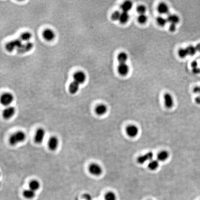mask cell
<instances>
[{
  "label": "cell",
  "instance_id": "27",
  "mask_svg": "<svg viewBox=\"0 0 200 200\" xmlns=\"http://www.w3.org/2000/svg\"><path fill=\"white\" fill-rule=\"evenodd\" d=\"M31 37H32V34H31V33L28 32H24L20 35V39L22 41H24L27 42H29V40L31 39Z\"/></svg>",
  "mask_w": 200,
  "mask_h": 200
},
{
  "label": "cell",
  "instance_id": "24",
  "mask_svg": "<svg viewBox=\"0 0 200 200\" xmlns=\"http://www.w3.org/2000/svg\"><path fill=\"white\" fill-rule=\"evenodd\" d=\"M29 186L30 189L35 191L39 190V188L40 187V183L37 180H33L30 183Z\"/></svg>",
  "mask_w": 200,
  "mask_h": 200
},
{
  "label": "cell",
  "instance_id": "12",
  "mask_svg": "<svg viewBox=\"0 0 200 200\" xmlns=\"http://www.w3.org/2000/svg\"><path fill=\"white\" fill-rule=\"evenodd\" d=\"M59 144L58 138L56 136H52L49 139L48 142V146L49 149L52 151H54L57 149Z\"/></svg>",
  "mask_w": 200,
  "mask_h": 200
},
{
  "label": "cell",
  "instance_id": "28",
  "mask_svg": "<svg viewBox=\"0 0 200 200\" xmlns=\"http://www.w3.org/2000/svg\"><path fill=\"white\" fill-rule=\"evenodd\" d=\"M157 21L158 24L162 27L164 26L168 22L167 19L161 16H159L157 17Z\"/></svg>",
  "mask_w": 200,
  "mask_h": 200
},
{
  "label": "cell",
  "instance_id": "30",
  "mask_svg": "<svg viewBox=\"0 0 200 200\" xmlns=\"http://www.w3.org/2000/svg\"><path fill=\"white\" fill-rule=\"evenodd\" d=\"M147 20H148V18L145 14L140 15L138 18V21L140 24L145 23L147 21Z\"/></svg>",
  "mask_w": 200,
  "mask_h": 200
},
{
  "label": "cell",
  "instance_id": "34",
  "mask_svg": "<svg viewBox=\"0 0 200 200\" xmlns=\"http://www.w3.org/2000/svg\"><path fill=\"white\" fill-rule=\"evenodd\" d=\"M193 92L195 94H197L200 95V86H196L193 89Z\"/></svg>",
  "mask_w": 200,
  "mask_h": 200
},
{
  "label": "cell",
  "instance_id": "29",
  "mask_svg": "<svg viewBox=\"0 0 200 200\" xmlns=\"http://www.w3.org/2000/svg\"><path fill=\"white\" fill-rule=\"evenodd\" d=\"M105 200H116V196L113 192H108L105 195Z\"/></svg>",
  "mask_w": 200,
  "mask_h": 200
},
{
  "label": "cell",
  "instance_id": "31",
  "mask_svg": "<svg viewBox=\"0 0 200 200\" xmlns=\"http://www.w3.org/2000/svg\"><path fill=\"white\" fill-rule=\"evenodd\" d=\"M121 13L118 11H114L112 15H111V18L113 20H119L120 16H121Z\"/></svg>",
  "mask_w": 200,
  "mask_h": 200
},
{
  "label": "cell",
  "instance_id": "22",
  "mask_svg": "<svg viewBox=\"0 0 200 200\" xmlns=\"http://www.w3.org/2000/svg\"><path fill=\"white\" fill-rule=\"evenodd\" d=\"M159 164L158 160L152 159L148 163V168L150 170L154 171V170H156L159 168Z\"/></svg>",
  "mask_w": 200,
  "mask_h": 200
},
{
  "label": "cell",
  "instance_id": "1",
  "mask_svg": "<svg viewBox=\"0 0 200 200\" xmlns=\"http://www.w3.org/2000/svg\"><path fill=\"white\" fill-rule=\"evenodd\" d=\"M197 52H200V43L196 46H188L184 48H181L178 51V55L180 57L184 58L188 56H193Z\"/></svg>",
  "mask_w": 200,
  "mask_h": 200
},
{
  "label": "cell",
  "instance_id": "32",
  "mask_svg": "<svg viewBox=\"0 0 200 200\" xmlns=\"http://www.w3.org/2000/svg\"><path fill=\"white\" fill-rule=\"evenodd\" d=\"M146 11V8L145 6L143 5H140L137 8V11L140 14V15H142V14H145Z\"/></svg>",
  "mask_w": 200,
  "mask_h": 200
},
{
  "label": "cell",
  "instance_id": "13",
  "mask_svg": "<svg viewBox=\"0 0 200 200\" xmlns=\"http://www.w3.org/2000/svg\"><path fill=\"white\" fill-rule=\"evenodd\" d=\"M164 105L168 108H171L174 105V100L172 95L166 93L164 96Z\"/></svg>",
  "mask_w": 200,
  "mask_h": 200
},
{
  "label": "cell",
  "instance_id": "4",
  "mask_svg": "<svg viewBox=\"0 0 200 200\" xmlns=\"http://www.w3.org/2000/svg\"><path fill=\"white\" fill-rule=\"evenodd\" d=\"M126 132L129 137L135 138L139 134V129L136 125H130L126 127Z\"/></svg>",
  "mask_w": 200,
  "mask_h": 200
},
{
  "label": "cell",
  "instance_id": "7",
  "mask_svg": "<svg viewBox=\"0 0 200 200\" xmlns=\"http://www.w3.org/2000/svg\"><path fill=\"white\" fill-rule=\"evenodd\" d=\"M46 135V131L42 128L37 129L34 137V140L37 144H40L42 143Z\"/></svg>",
  "mask_w": 200,
  "mask_h": 200
},
{
  "label": "cell",
  "instance_id": "6",
  "mask_svg": "<svg viewBox=\"0 0 200 200\" xmlns=\"http://www.w3.org/2000/svg\"><path fill=\"white\" fill-rule=\"evenodd\" d=\"M22 44L20 39H14L9 42L6 45V49L9 52H12L15 49H17Z\"/></svg>",
  "mask_w": 200,
  "mask_h": 200
},
{
  "label": "cell",
  "instance_id": "15",
  "mask_svg": "<svg viewBox=\"0 0 200 200\" xmlns=\"http://www.w3.org/2000/svg\"><path fill=\"white\" fill-rule=\"evenodd\" d=\"M108 111V108L105 104H99L96 106L95 108V112L99 116H104Z\"/></svg>",
  "mask_w": 200,
  "mask_h": 200
},
{
  "label": "cell",
  "instance_id": "9",
  "mask_svg": "<svg viewBox=\"0 0 200 200\" xmlns=\"http://www.w3.org/2000/svg\"><path fill=\"white\" fill-rule=\"evenodd\" d=\"M15 113V109L13 107L8 106L3 110L2 116L6 120H9L11 118Z\"/></svg>",
  "mask_w": 200,
  "mask_h": 200
},
{
  "label": "cell",
  "instance_id": "23",
  "mask_svg": "<svg viewBox=\"0 0 200 200\" xmlns=\"http://www.w3.org/2000/svg\"><path fill=\"white\" fill-rule=\"evenodd\" d=\"M128 59V55L125 52H121L118 54L117 56V60L119 64L126 63Z\"/></svg>",
  "mask_w": 200,
  "mask_h": 200
},
{
  "label": "cell",
  "instance_id": "11",
  "mask_svg": "<svg viewBox=\"0 0 200 200\" xmlns=\"http://www.w3.org/2000/svg\"><path fill=\"white\" fill-rule=\"evenodd\" d=\"M33 44L30 42H27L22 44L17 48V52L19 53H24L28 52L32 49Z\"/></svg>",
  "mask_w": 200,
  "mask_h": 200
},
{
  "label": "cell",
  "instance_id": "20",
  "mask_svg": "<svg viewBox=\"0 0 200 200\" xmlns=\"http://www.w3.org/2000/svg\"><path fill=\"white\" fill-rule=\"evenodd\" d=\"M79 84L74 81L71 82L69 87V90L70 93L71 94H75L79 90Z\"/></svg>",
  "mask_w": 200,
  "mask_h": 200
},
{
  "label": "cell",
  "instance_id": "21",
  "mask_svg": "<svg viewBox=\"0 0 200 200\" xmlns=\"http://www.w3.org/2000/svg\"><path fill=\"white\" fill-rule=\"evenodd\" d=\"M132 7V1H127L123 2L121 5V9L122 12H128L131 9Z\"/></svg>",
  "mask_w": 200,
  "mask_h": 200
},
{
  "label": "cell",
  "instance_id": "18",
  "mask_svg": "<svg viewBox=\"0 0 200 200\" xmlns=\"http://www.w3.org/2000/svg\"><path fill=\"white\" fill-rule=\"evenodd\" d=\"M169 157V153L166 151H160L157 155V160L160 162H164L167 160Z\"/></svg>",
  "mask_w": 200,
  "mask_h": 200
},
{
  "label": "cell",
  "instance_id": "17",
  "mask_svg": "<svg viewBox=\"0 0 200 200\" xmlns=\"http://www.w3.org/2000/svg\"><path fill=\"white\" fill-rule=\"evenodd\" d=\"M158 12L161 14H167L169 12V8L167 4L161 2L158 6Z\"/></svg>",
  "mask_w": 200,
  "mask_h": 200
},
{
  "label": "cell",
  "instance_id": "14",
  "mask_svg": "<svg viewBox=\"0 0 200 200\" xmlns=\"http://www.w3.org/2000/svg\"><path fill=\"white\" fill-rule=\"evenodd\" d=\"M129 71V67L126 63L119 64L118 67V71L119 73L122 76H125L128 74Z\"/></svg>",
  "mask_w": 200,
  "mask_h": 200
},
{
  "label": "cell",
  "instance_id": "25",
  "mask_svg": "<svg viewBox=\"0 0 200 200\" xmlns=\"http://www.w3.org/2000/svg\"><path fill=\"white\" fill-rule=\"evenodd\" d=\"M129 19V15L128 12H122L121 13L119 21L121 24L126 23Z\"/></svg>",
  "mask_w": 200,
  "mask_h": 200
},
{
  "label": "cell",
  "instance_id": "33",
  "mask_svg": "<svg viewBox=\"0 0 200 200\" xmlns=\"http://www.w3.org/2000/svg\"><path fill=\"white\" fill-rule=\"evenodd\" d=\"M177 27H176V24H170L169 26V30L171 32H175L176 31Z\"/></svg>",
  "mask_w": 200,
  "mask_h": 200
},
{
  "label": "cell",
  "instance_id": "5",
  "mask_svg": "<svg viewBox=\"0 0 200 200\" xmlns=\"http://www.w3.org/2000/svg\"><path fill=\"white\" fill-rule=\"evenodd\" d=\"M14 100V96L9 93H5L1 95V103L4 106H9Z\"/></svg>",
  "mask_w": 200,
  "mask_h": 200
},
{
  "label": "cell",
  "instance_id": "16",
  "mask_svg": "<svg viewBox=\"0 0 200 200\" xmlns=\"http://www.w3.org/2000/svg\"><path fill=\"white\" fill-rule=\"evenodd\" d=\"M44 38L48 41H51L55 38V33L50 29H47L43 33Z\"/></svg>",
  "mask_w": 200,
  "mask_h": 200
},
{
  "label": "cell",
  "instance_id": "2",
  "mask_svg": "<svg viewBox=\"0 0 200 200\" xmlns=\"http://www.w3.org/2000/svg\"><path fill=\"white\" fill-rule=\"evenodd\" d=\"M26 138L25 133L21 131H17L10 137L9 142L12 146L17 145L21 142H23Z\"/></svg>",
  "mask_w": 200,
  "mask_h": 200
},
{
  "label": "cell",
  "instance_id": "35",
  "mask_svg": "<svg viewBox=\"0 0 200 200\" xmlns=\"http://www.w3.org/2000/svg\"><path fill=\"white\" fill-rule=\"evenodd\" d=\"M195 102L198 105H200V95H198L195 98Z\"/></svg>",
  "mask_w": 200,
  "mask_h": 200
},
{
  "label": "cell",
  "instance_id": "19",
  "mask_svg": "<svg viewBox=\"0 0 200 200\" xmlns=\"http://www.w3.org/2000/svg\"><path fill=\"white\" fill-rule=\"evenodd\" d=\"M168 22L170 24H174L177 25L180 21V18L177 15L175 14H169L167 17Z\"/></svg>",
  "mask_w": 200,
  "mask_h": 200
},
{
  "label": "cell",
  "instance_id": "10",
  "mask_svg": "<svg viewBox=\"0 0 200 200\" xmlns=\"http://www.w3.org/2000/svg\"><path fill=\"white\" fill-rule=\"evenodd\" d=\"M86 75L83 71H79L76 72L73 75V79L78 84H82L86 80Z\"/></svg>",
  "mask_w": 200,
  "mask_h": 200
},
{
  "label": "cell",
  "instance_id": "26",
  "mask_svg": "<svg viewBox=\"0 0 200 200\" xmlns=\"http://www.w3.org/2000/svg\"><path fill=\"white\" fill-rule=\"evenodd\" d=\"M35 192L29 188L28 190H25L24 191L23 196L27 199H32L35 196Z\"/></svg>",
  "mask_w": 200,
  "mask_h": 200
},
{
  "label": "cell",
  "instance_id": "3",
  "mask_svg": "<svg viewBox=\"0 0 200 200\" xmlns=\"http://www.w3.org/2000/svg\"><path fill=\"white\" fill-rule=\"evenodd\" d=\"M89 171L91 175L99 176L103 173V168L99 164L96 163H92L89 167Z\"/></svg>",
  "mask_w": 200,
  "mask_h": 200
},
{
  "label": "cell",
  "instance_id": "8",
  "mask_svg": "<svg viewBox=\"0 0 200 200\" xmlns=\"http://www.w3.org/2000/svg\"><path fill=\"white\" fill-rule=\"evenodd\" d=\"M153 153L151 151H149L148 153H146L145 154L140 156L138 157L137 159V162L138 164H144V163L147 161H150L153 159Z\"/></svg>",
  "mask_w": 200,
  "mask_h": 200
}]
</instances>
